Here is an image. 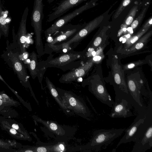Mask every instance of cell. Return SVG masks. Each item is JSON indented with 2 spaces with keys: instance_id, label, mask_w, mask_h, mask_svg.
<instances>
[{
  "instance_id": "obj_1",
  "label": "cell",
  "mask_w": 152,
  "mask_h": 152,
  "mask_svg": "<svg viewBox=\"0 0 152 152\" xmlns=\"http://www.w3.org/2000/svg\"><path fill=\"white\" fill-rule=\"evenodd\" d=\"M115 91V101L109 116L111 118H126L133 116L131 110L134 107L139 113L145 107H141L133 99L129 93L127 94L118 88Z\"/></svg>"
},
{
  "instance_id": "obj_2",
  "label": "cell",
  "mask_w": 152,
  "mask_h": 152,
  "mask_svg": "<svg viewBox=\"0 0 152 152\" xmlns=\"http://www.w3.org/2000/svg\"><path fill=\"white\" fill-rule=\"evenodd\" d=\"M53 56L52 54H50L46 60L47 68L54 67L64 71H70L78 67L83 63L84 53L83 52L72 50L55 58H53Z\"/></svg>"
},
{
  "instance_id": "obj_3",
  "label": "cell",
  "mask_w": 152,
  "mask_h": 152,
  "mask_svg": "<svg viewBox=\"0 0 152 152\" xmlns=\"http://www.w3.org/2000/svg\"><path fill=\"white\" fill-rule=\"evenodd\" d=\"M20 53L14 45L7 44L6 50L2 57L16 75L20 83L23 86L30 87L28 75L25 66L20 59Z\"/></svg>"
},
{
  "instance_id": "obj_4",
  "label": "cell",
  "mask_w": 152,
  "mask_h": 152,
  "mask_svg": "<svg viewBox=\"0 0 152 152\" xmlns=\"http://www.w3.org/2000/svg\"><path fill=\"white\" fill-rule=\"evenodd\" d=\"M125 129L123 128L96 130L94 132L88 148L96 152L102 149H105L115 139L121 136Z\"/></svg>"
},
{
  "instance_id": "obj_5",
  "label": "cell",
  "mask_w": 152,
  "mask_h": 152,
  "mask_svg": "<svg viewBox=\"0 0 152 152\" xmlns=\"http://www.w3.org/2000/svg\"><path fill=\"white\" fill-rule=\"evenodd\" d=\"M43 7L42 0H34L31 16V25L35 36V47L38 58L44 54L42 37Z\"/></svg>"
},
{
  "instance_id": "obj_6",
  "label": "cell",
  "mask_w": 152,
  "mask_h": 152,
  "mask_svg": "<svg viewBox=\"0 0 152 152\" xmlns=\"http://www.w3.org/2000/svg\"><path fill=\"white\" fill-rule=\"evenodd\" d=\"M150 106L142 129L135 141L131 152H145L152 147V111Z\"/></svg>"
},
{
  "instance_id": "obj_7",
  "label": "cell",
  "mask_w": 152,
  "mask_h": 152,
  "mask_svg": "<svg viewBox=\"0 0 152 152\" xmlns=\"http://www.w3.org/2000/svg\"><path fill=\"white\" fill-rule=\"evenodd\" d=\"M148 108V106L147 108H145L138 113V115L134 121L125 129V133L118 143L117 148L121 144L135 142L142 129Z\"/></svg>"
},
{
  "instance_id": "obj_8",
  "label": "cell",
  "mask_w": 152,
  "mask_h": 152,
  "mask_svg": "<svg viewBox=\"0 0 152 152\" xmlns=\"http://www.w3.org/2000/svg\"><path fill=\"white\" fill-rule=\"evenodd\" d=\"M85 25L67 23L64 26L53 36V38L47 40L48 42L45 44L44 48V54L54 45L61 44L62 42L69 39Z\"/></svg>"
},
{
  "instance_id": "obj_9",
  "label": "cell",
  "mask_w": 152,
  "mask_h": 152,
  "mask_svg": "<svg viewBox=\"0 0 152 152\" xmlns=\"http://www.w3.org/2000/svg\"><path fill=\"white\" fill-rule=\"evenodd\" d=\"M91 1L86 3L84 5L77 8L68 14L56 20L53 23L44 31L46 39L51 36H53L64 26L67 24L72 19L91 7Z\"/></svg>"
},
{
  "instance_id": "obj_10",
  "label": "cell",
  "mask_w": 152,
  "mask_h": 152,
  "mask_svg": "<svg viewBox=\"0 0 152 152\" xmlns=\"http://www.w3.org/2000/svg\"><path fill=\"white\" fill-rule=\"evenodd\" d=\"M28 12V8L26 7L22 15L18 31L16 35L14 28L12 29L13 43L19 51L20 55L24 54L26 52L27 36L26 23Z\"/></svg>"
},
{
  "instance_id": "obj_11",
  "label": "cell",
  "mask_w": 152,
  "mask_h": 152,
  "mask_svg": "<svg viewBox=\"0 0 152 152\" xmlns=\"http://www.w3.org/2000/svg\"><path fill=\"white\" fill-rule=\"evenodd\" d=\"M94 63L92 58L88 60L78 67L63 75L59 79V81L61 83H66L77 81L87 74Z\"/></svg>"
},
{
  "instance_id": "obj_12",
  "label": "cell",
  "mask_w": 152,
  "mask_h": 152,
  "mask_svg": "<svg viewBox=\"0 0 152 152\" xmlns=\"http://www.w3.org/2000/svg\"><path fill=\"white\" fill-rule=\"evenodd\" d=\"M89 84L90 91L96 98L102 103L112 107L114 101L102 81L91 79L89 82Z\"/></svg>"
},
{
  "instance_id": "obj_13",
  "label": "cell",
  "mask_w": 152,
  "mask_h": 152,
  "mask_svg": "<svg viewBox=\"0 0 152 152\" xmlns=\"http://www.w3.org/2000/svg\"><path fill=\"white\" fill-rule=\"evenodd\" d=\"M85 0H63L53 9V12L48 15L47 21H52Z\"/></svg>"
},
{
  "instance_id": "obj_14",
  "label": "cell",
  "mask_w": 152,
  "mask_h": 152,
  "mask_svg": "<svg viewBox=\"0 0 152 152\" xmlns=\"http://www.w3.org/2000/svg\"><path fill=\"white\" fill-rule=\"evenodd\" d=\"M112 66L114 80L118 88L128 94L129 92L125 80L123 70L118 64V58L116 56H113Z\"/></svg>"
},
{
  "instance_id": "obj_15",
  "label": "cell",
  "mask_w": 152,
  "mask_h": 152,
  "mask_svg": "<svg viewBox=\"0 0 152 152\" xmlns=\"http://www.w3.org/2000/svg\"><path fill=\"white\" fill-rule=\"evenodd\" d=\"M143 82L141 80L134 78L128 79L126 84L129 92L133 99L140 107H143L141 95V89Z\"/></svg>"
},
{
  "instance_id": "obj_16",
  "label": "cell",
  "mask_w": 152,
  "mask_h": 152,
  "mask_svg": "<svg viewBox=\"0 0 152 152\" xmlns=\"http://www.w3.org/2000/svg\"><path fill=\"white\" fill-rule=\"evenodd\" d=\"M10 20L8 17L7 12L3 9L0 0V32L5 37H8Z\"/></svg>"
},
{
  "instance_id": "obj_17",
  "label": "cell",
  "mask_w": 152,
  "mask_h": 152,
  "mask_svg": "<svg viewBox=\"0 0 152 152\" xmlns=\"http://www.w3.org/2000/svg\"><path fill=\"white\" fill-rule=\"evenodd\" d=\"M0 126L1 129L7 132L10 136L15 139L26 140L28 138L11 127L3 119L2 116H0Z\"/></svg>"
},
{
  "instance_id": "obj_18",
  "label": "cell",
  "mask_w": 152,
  "mask_h": 152,
  "mask_svg": "<svg viewBox=\"0 0 152 152\" xmlns=\"http://www.w3.org/2000/svg\"><path fill=\"white\" fill-rule=\"evenodd\" d=\"M22 145L14 140L0 139V152H17Z\"/></svg>"
},
{
  "instance_id": "obj_19",
  "label": "cell",
  "mask_w": 152,
  "mask_h": 152,
  "mask_svg": "<svg viewBox=\"0 0 152 152\" xmlns=\"http://www.w3.org/2000/svg\"><path fill=\"white\" fill-rule=\"evenodd\" d=\"M29 62L27 64L30 75L33 79L37 77V71L39 62L37 54L33 51L29 55Z\"/></svg>"
},
{
  "instance_id": "obj_20",
  "label": "cell",
  "mask_w": 152,
  "mask_h": 152,
  "mask_svg": "<svg viewBox=\"0 0 152 152\" xmlns=\"http://www.w3.org/2000/svg\"><path fill=\"white\" fill-rule=\"evenodd\" d=\"M152 34V31H151L142 37L126 50V53H131L142 49L147 43Z\"/></svg>"
},
{
  "instance_id": "obj_21",
  "label": "cell",
  "mask_w": 152,
  "mask_h": 152,
  "mask_svg": "<svg viewBox=\"0 0 152 152\" xmlns=\"http://www.w3.org/2000/svg\"><path fill=\"white\" fill-rule=\"evenodd\" d=\"M3 119L11 127L15 129L20 133L29 138L28 135L26 130L21 124L19 123L11 118H8L3 116Z\"/></svg>"
},
{
  "instance_id": "obj_22",
  "label": "cell",
  "mask_w": 152,
  "mask_h": 152,
  "mask_svg": "<svg viewBox=\"0 0 152 152\" xmlns=\"http://www.w3.org/2000/svg\"><path fill=\"white\" fill-rule=\"evenodd\" d=\"M0 114L4 117L11 118L17 117L18 115L13 107L6 105H0Z\"/></svg>"
},
{
  "instance_id": "obj_23",
  "label": "cell",
  "mask_w": 152,
  "mask_h": 152,
  "mask_svg": "<svg viewBox=\"0 0 152 152\" xmlns=\"http://www.w3.org/2000/svg\"><path fill=\"white\" fill-rule=\"evenodd\" d=\"M149 28H142L135 35L129 39L126 42V49H129L147 31Z\"/></svg>"
},
{
  "instance_id": "obj_24",
  "label": "cell",
  "mask_w": 152,
  "mask_h": 152,
  "mask_svg": "<svg viewBox=\"0 0 152 152\" xmlns=\"http://www.w3.org/2000/svg\"><path fill=\"white\" fill-rule=\"evenodd\" d=\"M47 68L46 66L45 61L39 62L37 71V77L39 83L42 85V81L44 75Z\"/></svg>"
},
{
  "instance_id": "obj_25",
  "label": "cell",
  "mask_w": 152,
  "mask_h": 152,
  "mask_svg": "<svg viewBox=\"0 0 152 152\" xmlns=\"http://www.w3.org/2000/svg\"><path fill=\"white\" fill-rule=\"evenodd\" d=\"M45 81L47 86L52 95L56 98V100L59 102V104L63 105L62 103L59 100V98L58 97V95L55 86L50 81L49 78L47 77H45Z\"/></svg>"
},
{
  "instance_id": "obj_26",
  "label": "cell",
  "mask_w": 152,
  "mask_h": 152,
  "mask_svg": "<svg viewBox=\"0 0 152 152\" xmlns=\"http://www.w3.org/2000/svg\"><path fill=\"white\" fill-rule=\"evenodd\" d=\"M137 9V6H135L131 9L125 21V23L126 25H129L132 23L136 15Z\"/></svg>"
},
{
  "instance_id": "obj_27",
  "label": "cell",
  "mask_w": 152,
  "mask_h": 152,
  "mask_svg": "<svg viewBox=\"0 0 152 152\" xmlns=\"http://www.w3.org/2000/svg\"><path fill=\"white\" fill-rule=\"evenodd\" d=\"M107 28H103L101 31L100 34L95 39L92 44V46L96 48L99 46L101 44L102 41V38L105 33L104 31Z\"/></svg>"
},
{
  "instance_id": "obj_28",
  "label": "cell",
  "mask_w": 152,
  "mask_h": 152,
  "mask_svg": "<svg viewBox=\"0 0 152 152\" xmlns=\"http://www.w3.org/2000/svg\"><path fill=\"white\" fill-rule=\"evenodd\" d=\"M146 10V8H145L143 10L142 12L136 18V19L132 22L131 25V27L132 29H134L136 28L140 23L144 16V15L145 12Z\"/></svg>"
},
{
  "instance_id": "obj_29",
  "label": "cell",
  "mask_w": 152,
  "mask_h": 152,
  "mask_svg": "<svg viewBox=\"0 0 152 152\" xmlns=\"http://www.w3.org/2000/svg\"><path fill=\"white\" fill-rule=\"evenodd\" d=\"M144 63V61L139 60L138 61L131 62L125 65L123 68L124 70L129 69L133 68L135 67L141 65Z\"/></svg>"
},
{
  "instance_id": "obj_30",
  "label": "cell",
  "mask_w": 152,
  "mask_h": 152,
  "mask_svg": "<svg viewBox=\"0 0 152 152\" xmlns=\"http://www.w3.org/2000/svg\"><path fill=\"white\" fill-rule=\"evenodd\" d=\"M132 0H124L120 5L118 11H117L115 17H117L121 13L124 8L130 3Z\"/></svg>"
},
{
  "instance_id": "obj_31",
  "label": "cell",
  "mask_w": 152,
  "mask_h": 152,
  "mask_svg": "<svg viewBox=\"0 0 152 152\" xmlns=\"http://www.w3.org/2000/svg\"><path fill=\"white\" fill-rule=\"evenodd\" d=\"M152 18L149 19L143 25L142 28H150L152 25Z\"/></svg>"
},
{
  "instance_id": "obj_32",
  "label": "cell",
  "mask_w": 152,
  "mask_h": 152,
  "mask_svg": "<svg viewBox=\"0 0 152 152\" xmlns=\"http://www.w3.org/2000/svg\"><path fill=\"white\" fill-rule=\"evenodd\" d=\"M92 59V60L94 62H99L102 59V58L100 56H97L94 57Z\"/></svg>"
},
{
  "instance_id": "obj_33",
  "label": "cell",
  "mask_w": 152,
  "mask_h": 152,
  "mask_svg": "<svg viewBox=\"0 0 152 152\" xmlns=\"http://www.w3.org/2000/svg\"><path fill=\"white\" fill-rule=\"evenodd\" d=\"M50 128L53 130H55L57 129V125L54 123H51L50 125Z\"/></svg>"
},
{
  "instance_id": "obj_34",
  "label": "cell",
  "mask_w": 152,
  "mask_h": 152,
  "mask_svg": "<svg viewBox=\"0 0 152 152\" xmlns=\"http://www.w3.org/2000/svg\"><path fill=\"white\" fill-rule=\"evenodd\" d=\"M37 151L38 152H46L47 151V150L45 147H39L37 148Z\"/></svg>"
},
{
  "instance_id": "obj_35",
  "label": "cell",
  "mask_w": 152,
  "mask_h": 152,
  "mask_svg": "<svg viewBox=\"0 0 152 152\" xmlns=\"http://www.w3.org/2000/svg\"><path fill=\"white\" fill-rule=\"evenodd\" d=\"M58 146L60 150H61L62 151H63L64 149V146L62 144H61L59 145Z\"/></svg>"
},
{
  "instance_id": "obj_36",
  "label": "cell",
  "mask_w": 152,
  "mask_h": 152,
  "mask_svg": "<svg viewBox=\"0 0 152 152\" xmlns=\"http://www.w3.org/2000/svg\"><path fill=\"white\" fill-rule=\"evenodd\" d=\"M0 80L3 81L7 86H9V85L3 79L2 77L1 76L0 74Z\"/></svg>"
},
{
  "instance_id": "obj_37",
  "label": "cell",
  "mask_w": 152,
  "mask_h": 152,
  "mask_svg": "<svg viewBox=\"0 0 152 152\" xmlns=\"http://www.w3.org/2000/svg\"><path fill=\"white\" fill-rule=\"evenodd\" d=\"M55 0H47L48 2L49 3H51L54 1Z\"/></svg>"
},
{
  "instance_id": "obj_38",
  "label": "cell",
  "mask_w": 152,
  "mask_h": 152,
  "mask_svg": "<svg viewBox=\"0 0 152 152\" xmlns=\"http://www.w3.org/2000/svg\"><path fill=\"white\" fill-rule=\"evenodd\" d=\"M132 28L131 27H129L127 28V30L129 31H130L131 30H132Z\"/></svg>"
},
{
  "instance_id": "obj_39",
  "label": "cell",
  "mask_w": 152,
  "mask_h": 152,
  "mask_svg": "<svg viewBox=\"0 0 152 152\" xmlns=\"http://www.w3.org/2000/svg\"><path fill=\"white\" fill-rule=\"evenodd\" d=\"M1 32H0V39H1Z\"/></svg>"
}]
</instances>
